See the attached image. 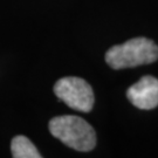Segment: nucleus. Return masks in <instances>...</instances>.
<instances>
[{
    "label": "nucleus",
    "instance_id": "2",
    "mask_svg": "<svg viewBox=\"0 0 158 158\" xmlns=\"http://www.w3.org/2000/svg\"><path fill=\"white\" fill-rule=\"evenodd\" d=\"M158 59V46L147 38H135L113 46L106 53V61L113 69L149 64Z\"/></svg>",
    "mask_w": 158,
    "mask_h": 158
},
{
    "label": "nucleus",
    "instance_id": "3",
    "mask_svg": "<svg viewBox=\"0 0 158 158\" xmlns=\"http://www.w3.org/2000/svg\"><path fill=\"white\" fill-rule=\"evenodd\" d=\"M55 95L69 108L89 113L94 106V93L90 85L81 77H62L54 85Z\"/></svg>",
    "mask_w": 158,
    "mask_h": 158
},
{
    "label": "nucleus",
    "instance_id": "5",
    "mask_svg": "<svg viewBox=\"0 0 158 158\" xmlns=\"http://www.w3.org/2000/svg\"><path fill=\"white\" fill-rule=\"evenodd\" d=\"M12 156L14 158H40L41 155L34 144L25 136H15L11 143Z\"/></svg>",
    "mask_w": 158,
    "mask_h": 158
},
{
    "label": "nucleus",
    "instance_id": "1",
    "mask_svg": "<svg viewBox=\"0 0 158 158\" xmlns=\"http://www.w3.org/2000/svg\"><path fill=\"white\" fill-rule=\"evenodd\" d=\"M49 131L63 144L77 151H90L96 145V134L87 121L74 115L51 119Z\"/></svg>",
    "mask_w": 158,
    "mask_h": 158
},
{
    "label": "nucleus",
    "instance_id": "4",
    "mask_svg": "<svg viewBox=\"0 0 158 158\" xmlns=\"http://www.w3.org/2000/svg\"><path fill=\"white\" fill-rule=\"evenodd\" d=\"M127 97L135 107L149 110L158 106V79L153 76H143L138 82L130 87Z\"/></svg>",
    "mask_w": 158,
    "mask_h": 158
}]
</instances>
